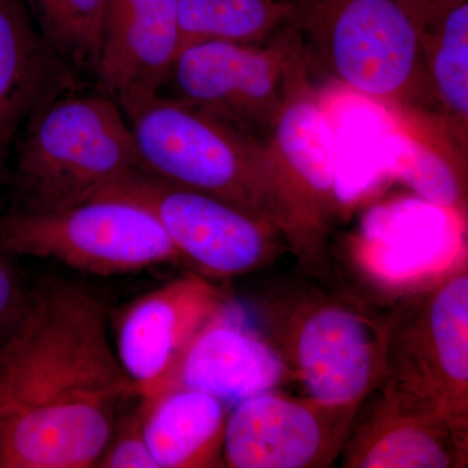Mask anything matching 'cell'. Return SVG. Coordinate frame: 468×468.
Listing matches in <instances>:
<instances>
[{
	"label": "cell",
	"instance_id": "cell-20",
	"mask_svg": "<svg viewBox=\"0 0 468 468\" xmlns=\"http://www.w3.org/2000/svg\"><path fill=\"white\" fill-rule=\"evenodd\" d=\"M289 11V0H178V52L206 41L257 45L285 26Z\"/></svg>",
	"mask_w": 468,
	"mask_h": 468
},
{
	"label": "cell",
	"instance_id": "cell-25",
	"mask_svg": "<svg viewBox=\"0 0 468 468\" xmlns=\"http://www.w3.org/2000/svg\"><path fill=\"white\" fill-rule=\"evenodd\" d=\"M27 8L32 15L34 23L41 32L43 38L50 45L55 24H57L60 0H24Z\"/></svg>",
	"mask_w": 468,
	"mask_h": 468
},
{
	"label": "cell",
	"instance_id": "cell-10",
	"mask_svg": "<svg viewBox=\"0 0 468 468\" xmlns=\"http://www.w3.org/2000/svg\"><path fill=\"white\" fill-rule=\"evenodd\" d=\"M359 409L275 389L243 399L228 415L224 467H329L343 452Z\"/></svg>",
	"mask_w": 468,
	"mask_h": 468
},
{
	"label": "cell",
	"instance_id": "cell-1",
	"mask_svg": "<svg viewBox=\"0 0 468 468\" xmlns=\"http://www.w3.org/2000/svg\"><path fill=\"white\" fill-rule=\"evenodd\" d=\"M109 310L72 282L30 292L0 346V468H90L137 388L117 358Z\"/></svg>",
	"mask_w": 468,
	"mask_h": 468
},
{
	"label": "cell",
	"instance_id": "cell-6",
	"mask_svg": "<svg viewBox=\"0 0 468 468\" xmlns=\"http://www.w3.org/2000/svg\"><path fill=\"white\" fill-rule=\"evenodd\" d=\"M0 249L12 257L58 261L100 276L181 261L158 218L115 196L55 211L17 208L2 215Z\"/></svg>",
	"mask_w": 468,
	"mask_h": 468
},
{
	"label": "cell",
	"instance_id": "cell-13",
	"mask_svg": "<svg viewBox=\"0 0 468 468\" xmlns=\"http://www.w3.org/2000/svg\"><path fill=\"white\" fill-rule=\"evenodd\" d=\"M266 141L300 223L306 267L316 270L338 207V162L328 122L306 81L289 95Z\"/></svg>",
	"mask_w": 468,
	"mask_h": 468
},
{
	"label": "cell",
	"instance_id": "cell-24",
	"mask_svg": "<svg viewBox=\"0 0 468 468\" xmlns=\"http://www.w3.org/2000/svg\"><path fill=\"white\" fill-rule=\"evenodd\" d=\"M30 292L12 261L0 249V346L14 332L29 304Z\"/></svg>",
	"mask_w": 468,
	"mask_h": 468
},
{
	"label": "cell",
	"instance_id": "cell-15",
	"mask_svg": "<svg viewBox=\"0 0 468 468\" xmlns=\"http://www.w3.org/2000/svg\"><path fill=\"white\" fill-rule=\"evenodd\" d=\"M286 378L279 354L246 324L239 307L227 301L197 332L169 377L147 393L168 387L190 388L232 408L275 389Z\"/></svg>",
	"mask_w": 468,
	"mask_h": 468
},
{
	"label": "cell",
	"instance_id": "cell-17",
	"mask_svg": "<svg viewBox=\"0 0 468 468\" xmlns=\"http://www.w3.org/2000/svg\"><path fill=\"white\" fill-rule=\"evenodd\" d=\"M57 55L24 0H0V168L24 122L57 94Z\"/></svg>",
	"mask_w": 468,
	"mask_h": 468
},
{
	"label": "cell",
	"instance_id": "cell-12",
	"mask_svg": "<svg viewBox=\"0 0 468 468\" xmlns=\"http://www.w3.org/2000/svg\"><path fill=\"white\" fill-rule=\"evenodd\" d=\"M205 276L190 273L131 302L111 319L113 346L138 396L158 387L197 332L226 304Z\"/></svg>",
	"mask_w": 468,
	"mask_h": 468
},
{
	"label": "cell",
	"instance_id": "cell-7",
	"mask_svg": "<svg viewBox=\"0 0 468 468\" xmlns=\"http://www.w3.org/2000/svg\"><path fill=\"white\" fill-rule=\"evenodd\" d=\"M389 316L381 387L439 409L468 441L467 264L408 294Z\"/></svg>",
	"mask_w": 468,
	"mask_h": 468
},
{
	"label": "cell",
	"instance_id": "cell-14",
	"mask_svg": "<svg viewBox=\"0 0 468 468\" xmlns=\"http://www.w3.org/2000/svg\"><path fill=\"white\" fill-rule=\"evenodd\" d=\"M177 2H109L95 69L103 94L125 116L167 84L180 48Z\"/></svg>",
	"mask_w": 468,
	"mask_h": 468
},
{
	"label": "cell",
	"instance_id": "cell-21",
	"mask_svg": "<svg viewBox=\"0 0 468 468\" xmlns=\"http://www.w3.org/2000/svg\"><path fill=\"white\" fill-rule=\"evenodd\" d=\"M390 171L411 187L421 201L463 212L466 207V168L454 153L441 151L414 138L401 140Z\"/></svg>",
	"mask_w": 468,
	"mask_h": 468
},
{
	"label": "cell",
	"instance_id": "cell-22",
	"mask_svg": "<svg viewBox=\"0 0 468 468\" xmlns=\"http://www.w3.org/2000/svg\"><path fill=\"white\" fill-rule=\"evenodd\" d=\"M110 0H60L52 50L80 64L97 66Z\"/></svg>",
	"mask_w": 468,
	"mask_h": 468
},
{
	"label": "cell",
	"instance_id": "cell-8",
	"mask_svg": "<svg viewBox=\"0 0 468 468\" xmlns=\"http://www.w3.org/2000/svg\"><path fill=\"white\" fill-rule=\"evenodd\" d=\"M279 32L267 48L206 41L183 48L167 81L174 98L266 140L289 95L306 81L300 36L288 24Z\"/></svg>",
	"mask_w": 468,
	"mask_h": 468
},
{
	"label": "cell",
	"instance_id": "cell-23",
	"mask_svg": "<svg viewBox=\"0 0 468 468\" xmlns=\"http://www.w3.org/2000/svg\"><path fill=\"white\" fill-rule=\"evenodd\" d=\"M95 467L158 468L144 437L140 397L117 418L109 442Z\"/></svg>",
	"mask_w": 468,
	"mask_h": 468
},
{
	"label": "cell",
	"instance_id": "cell-26",
	"mask_svg": "<svg viewBox=\"0 0 468 468\" xmlns=\"http://www.w3.org/2000/svg\"><path fill=\"white\" fill-rule=\"evenodd\" d=\"M396 2L401 5L403 11L411 17L415 26L419 27L439 0H396Z\"/></svg>",
	"mask_w": 468,
	"mask_h": 468
},
{
	"label": "cell",
	"instance_id": "cell-18",
	"mask_svg": "<svg viewBox=\"0 0 468 468\" xmlns=\"http://www.w3.org/2000/svg\"><path fill=\"white\" fill-rule=\"evenodd\" d=\"M138 397L144 437L158 468L224 467L229 405L185 387L162 388Z\"/></svg>",
	"mask_w": 468,
	"mask_h": 468
},
{
	"label": "cell",
	"instance_id": "cell-2",
	"mask_svg": "<svg viewBox=\"0 0 468 468\" xmlns=\"http://www.w3.org/2000/svg\"><path fill=\"white\" fill-rule=\"evenodd\" d=\"M126 117L144 171L266 221L297 250L300 224L266 140L162 94Z\"/></svg>",
	"mask_w": 468,
	"mask_h": 468
},
{
	"label": "cell",
	"instance_id": "cell-4",
	"mask_svg": "<svg viewBox=\"0 0 468 468\" xmlns=\"http://www.w3.org/2000/svg\"><path fill=\"white\" fill-rule=\"evenodd\" d=\"M261 309L266 340L311 399L360 408L383 381L389 315L309 285L277 292Z\"/></svg>",
	"mask_w": 468,
	"mask_h": 468
},
{
	"label": "cell",
	"instance_id": "cell-5",
	"mask_svg": "<svg viewBox=\"0 0 468 468\" xmlns=\"http://www.w3.org/2000/svg\"><path fill=\"white\" fill-rule=\"evenodd\" d=\"M289 5L286 24L335 81L393 107L432 103L418 27L396 0Z\"/></svg>",
	"mask_w": 468,
	"mask_h": 468
},
{
	"label": "cell",
	"instance_id": "cell-9",
	"mask_svg": "<svg viewBox=\"0 0 468 468\" xmlns=\"http://www.w3.org/2000/svg\"><path fill=\"white\" fill-rule=\"evenodd\" d=\"M100 196L120 197L149 209L181 261L193 264L203 275H242L276 255L282 233L275 227L230 203L149 172H135Z\"/></svg>",
	"mask_w": 468,
	"mask_h": 468
},
{
	"label": "cell",
	"instance_id": "cell-16",
	"mask_svg": "<svg viewBox=\"0 0 468 468\" xmlns=\"http://www.w3.org/2000/svg\"><path fill=\"white\" fill-rule=\"evenodd\" d=\"M371 411L354 420L345 442V468H462L468 441L440 410L378 387Z\"/></svg>",
	"mask_w": 468,
	"mask_h": 468
},
{
	"label": "cell",
	"instance_id": "cell-11",
	"mask_svg": "<svg viewBox=\"0 0 468 468\" xmlns=\"http://www.w3.org/2000/svg\"><path fill=\"white\" fill-rule=\"evenodd\" d=\"M419 201L378 212L354 246L356 267L383 291L412 294L467 264L463 212Z\"/></svg>",
	"mask_w": 468,
	"mask_h": 468
},
{
	"label": "cell",
	"instance_id": "cell-3",
	"mask_svg": "<svg viewBox=\"0 0 468 468\" xmlns=\"http://www.w3.org/2000/svg\"><path fill=\"white\" fill-rule=\"evenodd\" d=\"M144 171L131 124L106 94L52 98L17 141L20 209L55 211L90 201Z\"/></svg>",
	"mask_w": 468,
	"mask_h": 468
},
{
	"label": "cell",
	"instance_id": "cell-19",
	"mask_svg": "<svg viewBox=\"0 0 468 468\" xmlns=\"http://www.w3.org/2000/svg\"><path fill=\"white\" fill-rule=\"evenodd\" d=\"M433 101L466 149L468 128V0H439L418 27Z\"/></svg>",
	"mask_w": 468,
	"mask_h": 468
}]
</instances>
